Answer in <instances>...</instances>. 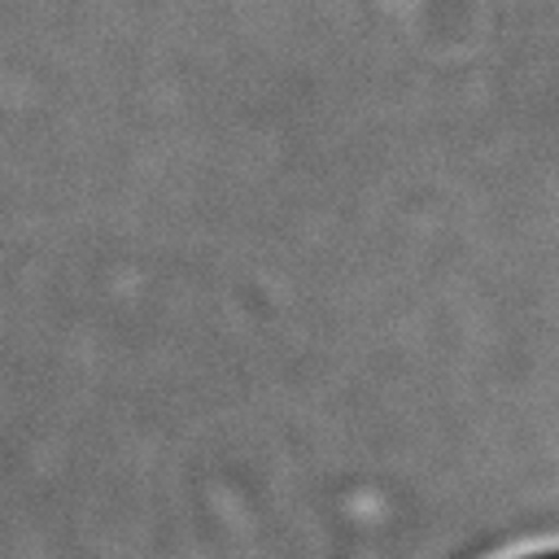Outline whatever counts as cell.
I'll use <instances>...</instances> for the list:
<instances>
[{"label": "cell", "mask_w": 559, "mask_h": 559, "mask_svg": "<svg viewBox=\"0 0 559 559\" xmlns=\"http://www.w3.org/2000/svg\"><path fill=\"white\" fill-rule=\"evenodd\" d=\"M542 559H559V555H542Z\"/></svg>", "instance_id": "cell-1"}]
</instances>
